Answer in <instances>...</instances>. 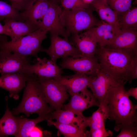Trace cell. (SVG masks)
<instances>
[{"label": "cell", "mask_w": 137, "mask_h": 137, "mask_svg": "<svg viewBox=\"0 0 137 137\" xmlns=\"http://www.w3.org/2000/svg\"><path fill=\"white\" fill-rule=\"evenodd\" d=\"M95 55L101 71L120 83L129 82L130 73L137 61V56L107 46H98Z\"/></svg>", "instance_id": "6da1fadb"}, {"label": "cell", "mask_w": 137, "mask_h": 137, "mask_svg": "<svg viewBox=\"0 0 137 137\" xmlns=\"http://www.w3.org/2000/svg\"><path fill=\"white\" fill-rule=\"evenodd\" d=\"M125 84L113 88L106 98L108 118L115 121L114 130L116 131L125 126H137V106L127 95Z\"/></svg>", "instance_id": "7a4b0ae2"}, {"label": "cell", "mask_w": 137, "mask_h": 137, "mask_svg": "<svg viewBox=\"0 0 137 137\" xmlns=\"http://www.w3.org/2000/svg\"><path fill=\"white\" fill-rule=\"evenodd\" d=\"M25 87L20 103L11 112L13 115L15 116L23 113L28 117L31 114L36 113L39 116L46 118L52 110L45 101L40 87L37 76L34 74L30 76Z\"/></svg>", "instance_id": "3957f363"}, {"label": "cell", "mask_w": 137, "mask_h": 137, "mask_svg": "<svg viewBox=\"0 0 137 137\" xmlns=\"http://www.w3.org/2000/svg\"><path fill=\"white\" fill-rule=\"evenodd\" d=\"M47 33L39 29L30 35L10 41L6 35H0V52L13 53L24 58L32 56L37 58L39 52H46L47 49L43 48L41 43L47 38Z\"/></svg>", "instance_id": "277c9868"}, {"label": "cell", "mask_w": 137, "mask_h": 137, "mask_svg": "<svg viewBox=\"0 0 137 137\" xmlns=\"http://www.w3.org/2000/svg\"><path fill=\"white\" fill-rule=\"evenodd\" d=\"M67 36L79 34L97 25L100 22L88 7H79L70 9H62L61 16Z\"/></svg>", "instance_id": "5b68a950"}, {"label": "cell", "mask_w": 137, "mask_h": 137, "mask_svg": "<svg viewBox=\"0 0 137 137\" xmlns=\"http://www.w3.org/2000/svg\"><path fill=\"white\" fill-rule=\"evenodd\" d=\"M41 90L47 103L58 111L61 109L69 96L64 87L57 80L52 78L38 77Z\"/></svg>", "instance_id": "8992f818"}, {"label": "cell", "mask_w": 137, "mask_h": 137, "mask_svg": "<svg viewBox=\"0 0 137 137\" xmlns=\"http://www.w3.org/2000/svg\"><path fill=\"white\" fill-rule=\"evenodd\" d=\"M48 10L43 17L39 29L50 34L63 36L67 40L66 29L61 20L62 9L56 2L49 0Z\"/></svg>", "instance_id": "52a82bcc"}, {"label": "cell", "mask_w": 137, "mask_h": 137, "mask_svg": "<svg viewBox=\"0 0 137 137\" xmlns=\"http://www.w3.org/2000/svg\"><path fill=\"white\" fill-rule=\"evenodd\" d=\"M62 58L60 64L61 67L71 70L75 73L94 76L100 69L95 55L92 57H67Z\"/></svg>", "instance_id": "ba28073f"}, {"label": "cell", "mask_w": 137, "mask_h": 137, "mask_svg": "<svg viewBox=\"0 0 137 137\" xmlns=\"http://www.w3.org/2000/svg\"><path fill=\"white\" fill-rule=\"evenodd\" d=\"M50 35V44L46 53L53 61L56 62L57 60L60 58L81 57V53L77 48L68 40L61 38L57 35Z\"/></svg>", "instance_id": "9c48e42d"}, {"label": "cell", "mask_w": 137, "mask_h": 137, "mask_svg": "<svg viewBox=\"0 0 137 137\" xmlns=\"http://www.w3.org/2000/svg\"><path fill=\"white\" fill-rule=\"evenodd\" d=\"M36 60L35 64H30L27 65L24 72L30 75L34 74L40 78H52L56 80L61 76L63 72L56 62L45 57L41 58L38 57Z\"/></svg>", "instance_id": "30bf717a"}, {"label": "cell", "mask_w": 137, "mask_h": 137, "mask_svg": "<svg viewBox=\"0 0 137 137\" xmlns=\"http://www.w3.org/2000/svg\"><path fill=\"white\" fill-rule=\"evenodd\" d=\"M121 84H124L117 82L100 69L93 77L88 87L91 89L100 104L106 101L107 95L112 89Z\"/></svg>", "instance_id": "8fae6325"}, {"label": "cell", "mask_w": 137, "mask_h": 137, "mask_svg": "<svg viewBox=\"0 0 137 137\" xmlns=\"http://www.w3.org/2000/svg\"><path fill=\"white\" fill-rule=\"evenodd\" d=\"M134 56H137V30H121L108 46Z\"/></svg>", "instance_id": "7c38bea8"}, {"label": "cell", "mask_w": 137, "mask_h": 137, "mask_svg": "<svg viewBox=\"0 0 137 137\" xmlns=\"http://www.w3.org/2000/svg\"><path fill=\"white\" fill-rule=\"evenodd\" d=\"M30 76L25 73H1L0 88L8 91L10 97L16 99L19 92L25 87Z\"/></svg>", "instance_id": "4fadbf2b"}, {"label": "cell", "mask_w": 137, "mask_h": 137, "mask_svg": "<svg viewBox=\"0 0 137 137\" xmlns=\"http://www.w3.org/2000/svg\"><path fill=\"white\" fill-rule=\"evenodd\" d=\"M33 62L29 57L0 52V73H24L26 66Z\"/></svg>", "instance_id": "5bb4252c"}, {"label": "cell", "mask_w": 137, "mask_h": 137, "mask_svg": "<svg viewBox=\"0 0 137 137\" xmlns=\"http://www.w3.org/2000/svg\"><path fill=\"white\" fill-rule=\"evenodd\" d=\"M47 117L55 119L59 123L73 126L85 132L88 126V117L84 116L82 113L70 110L61 109L52 111L46 118Z\"/></svg>", "instance_id": "9a60e30c"}, {"label": "cell", "mask_w": 137, "mask_h": 137, "mask_svg": "<svg viewBox=\"0 0 137 137\" xmlns=\"http://www.w3.org/2000/svg\"><path fill=\"white\" fill-rule=\"evenodd\" d=\"M120 30V29L101 21L95 27L85 32L95 40L99 46L103 47L109 45Z\"/></svg>", "instance_id": "2e32d148"}, {"label": "cell", "mask_w": 137, "mask_h": 137, "mask_svg": "<svg viewBox=\"0 0 137 137\" xmlns=\"http://www.w3.org/2000/svg\"><path fill=\"white\" fill-rule=\"evenodd\" d=\"M71 96L69 102L63 107L64 109L82 113L92 106L98 107L100 105L98 99L87 88Z\"/></svg>", "instance_id": "e0dca14e"}, {"label": "cell", "mask_w": 137, "mask_h": 137, "mask_svg": "<svg viewBox=\"0 0 137 137\" xmlns=\"http://www.w3.org/2000/svg\"><path fill=\"white\" fill-rule=\"evenodd\" d=\"M94 76L75 73L71 75L61 76L57 80L71 96L87 88Z\"/></svg>", "instance_id": "ac0fdd59"}, {"label": "cell", "mask_w": 137, "mask_h": 137, "mask_svg": "<svg viewBox=\"0 0 137 137\" xmlns=\"http://www.w3.org/2000/svg\"><path fill=\"white\" fill-rule=\"evenodd\" d=\"M49 0H37L28 9L20 13L23 21L30 22L39 29L41 22L48 8Z\"/></svg>", "instance_id": "d6986e66"}, {"label": "cell", "mask_w": 137, "mask_h": 137, "mask_svg": "<svg viewBox=\"0 0 137 137\" xmlns=\"http://www.w3.org/2000/svg\"><path fill=\"white\" fill-rule=\"evenodd\" d=\"M4 21L7 29V36L11 38L12 41L30 35L39 29L35 25L27 22L9 19H5Z\"/></svg>", "instance_id": "ffe728a7"}, {"label": "cell", "mask_w": 137, "mask_h": 137, "mask_svg": "<svg viewBox=\"0 0 137 137\" xmlns=\"http://www.w3.org/2000/svg\"><path fill=\"white\" fill-rule=\"evenodd\" d=\"M72 41L81 53V57H89L95 56L97 44L85 32L73 35Z\"/></svg>", "instance_id": "44dd1931"}, {"label": "cell", "mask_w": 137, "mask_h": 137, "mask_svg": "<svg viewBox=\"0 0 137 137\" xmlns=\"http://www.w3.org/2000/svg\"><path fill=\"white\" fill-rule=\"evenodd\" d=\"M91 4L102 21L120 29L118 15L110 7L107 0H94Z\"/></svg>", "instance_id": "7402d4cb"}, {"label": "cell", "mask_w": 137, "mask_h": 137, "mask_svg": "<svg viewBox=\"0 0 137 137\" xmlns=\"http://www.w3.org/2000/svg\"><path fill=\"white\" fill-rule=\"evenodd\" d=\"M19 125V117H15L9 109L7 103L5 113L0 119V137L17 134Z\"/></svg>", "instance_id": "603a6c76"}, {"label": "cell", "mask_w": 137, "mask_h": 137, "mask_svg": "<svg viewBox=\"0 0 137 137\" xmlns=\"http://www.w3.org/2000/svg\"><path fill=\"white\" fill-rule=\"evenodd\" d=\"M97 110L88 117V125L90 130L105 126V121L108 118V109L106 102L100 104Z\"/></svg>", "instance_id": "cb8c5ba5"}, {"label": "cell", "mask_w": 137, "mask_h": 137, "mask_svg": "<svg viewBox=\"0 0 137 137\" xmlns=\"http://www.w3.org/2000/svg\"><path fill=\"white\" fill-rule=\"evenodd\" d=\"M45 120L47 121L48 125L54 126L58 129L59 134H62L65 137H86V132L73 126L54 121L49 118H46Z\"/></svg>", "instance_id": "d4e9b609"}, {"label": "cell", "mask_w": 137, "mask_h": 137, "mask_svg": "<svg viewBox=\"0 0 137 137\" xmlns=\"http://www.w3.org/2000/svg\"><path fill=\"white\" fill-rule=\"evenodd\" d=\"M19 125L18 133L15 137H28L33 129L39 123L45 120V117L39 116L33 119L19 117Z\"/></svg>", "instance_id": "484cf974"}, {"label": "cell", "mask_w": 137, "mask_h": 137, "mask_svg": "<svg viewBox=\"0 0 137 137\" xmlns=\"http://www.w3.org/2000/svg\"><path fill=\"white\" fill-rule=\"evenodd\" d=\"M119 20L121 30L127 29H137V7L129 9L122 14Z\"/></svg>", "instance_id": "4316f807"}, {"label": "cell", "mask_w": 137, "mask_h": 137, "mask_svg": "<svg viewBox=\"0 0 137 137\" xmlns=\"http://www.w3.org/2000/svg\"><path fill=\"white\" fill-rule=\"evenodd\" d=\"M6 19L23 21L19 11L11 5L0 0V19L1 20Z\"/></svg>", "instance_id": "83f0119b"}, {"label": "cell", "mask_w": 137, "mask_h": 137, "mask_svg": "<svg viewBox=\"0 0 137 137\" xmlns=\"http://www.w3.org/2000/svg\"><path fill=\"white\" fill-rule=\"evenodd\" d=\"M110 7L117 14H122L129 9L132 0H107Z\"/></svg>", "instance_id": "f1b7e54d"}, {"label": "cell", "mask_w": 137, "mask_h": 137, "mask_svg": "<svg viewBox=\"0 0 137 137\" xmlns=\"http://www.w3.org/2000/svg\"><path fill=\"white\" fill-rule=\"evenodd\" d=\"M8 0L14 8L19 11L22 10L24 11L29 9L37 0Z\"/></svg>", "instance_id": "f546056e"}, {"label": "cell", "mask_w": 137, "mask_h": 137, "mask_svg": "<svg viewBox=\"0 0 137 137\" xmlns=\"http://www.w3.org/2000/svg\"><path fill=\"white\" fill-rule=\"evenodd\" d=\"M86 134V137H106L112 136V132L110 130H107L105 126L93 130L87 131Z\"/></svg>", "instance_id": "4dcf8cb0"}, {"label": "cell", "mask_w": 137, "mask_h": 137, "mask_svg": "<svg viewBox=\"0 0 137 137\" xmlns=\"http://www.w3.org/2000/svg\"><path fill=\"white\" fill-rule=\"evenodd\" d=\"M63 9H72L79 7H88L82 0H59Z\"/></svg>", "instance_id": "1f68e13d"}, {"label": "cell", "mask_w": 137, "mask_h": 137, "mask_svg": "<svg viewBox=\"0 0 137 137\" xmlns=\"http://www.w3.org/2000/svg\"><path fill=\"white\" fill-rule=\"evenodd\" d=\"M121 131L117 137H136L137 126H127L121 129Z\"/></svg>", "instance_id": "d6a6232c"}, {"label": "cell", "mask_w": 137, "mask_h": 137, "mask_svg": "<svg viewBox=\"0 0 137 137\" xmlns=\"http://www.w3.org/2000/svg\"><path fill=\"white\" fill-rule=\"evenodd\" d=\"M43 136V131L40 128L36 126L31 131L29 137H41Z\"/></svg>", "instance_id": "836d02e7"}, {"label": "cell", "mask_w": 137, "mask_h": 137, "mask_svg": "<svg viewBox=\"0 0 137 137\" xmlns=\"http://www.w3.org/2000/svg\"><path fill=\"white\" fill-rule=\"evenodd\" d=\"M137 78V61L133 65L131 70L129 82L131 83L132 80Z\"/></svg>", "instance_id": "e575fe53"}, {"label": "cell", "mask_w": 137, "mask_h": 137, "mask_svg": "<svg viewBox=\"0 0 137 137\" xmlns=\"http://www.w3.org/2000/svg\"><path fill=\"white\" fill-rule=\"evenodd\" d=\"M127 95L129 97L132 96L136 100L137 99V87H132L126 91Z\"/></svg>", "instance_id": "d590c367"}, {"label": "cell", "mask_w": 137, "mask_h": 137, "mask_svg": "<svg viewBox=\"0 0 137 137\" xmlns=\"http://www.w3.org/2000/svg\"><path fill=\"white\" fill-rule=\"evenodd\" d=\"M1 21L0 19V21ZM2 34L7 35V31L6 26L4 25H2L0 23V35Z\"/></svg>", "instance_id": "8d00e7d4"}, {"label": "cell", "mask_w": 137, "mask_h": 137, "mask_svg": "<svg viewBox=\"0 0 137 137\" xmlns=\"http://www.w3.org/2000/svg\"><path fill=\"white\" fill-rule=\"evenodd\" d=\"M82 1L85 4L88 5L90 4H91L94 0H82Z\"/></svg>", "instance_id": "74e56055"}, {"label": "cell", "mask_w": 137, "mask_h": 137, "mask_svg": "<svg viewBox=\"0 0 137 137\" xmlns=\"http://www.w3.org/2000/svg\"><path fill=\"white\" fill-rule=\"evenodd\" d=\"M57 2L59 1V0H51Z\"/></svg>", "instance_id": "f35d334b"}, {"label": "cell", "mask_w": 137, "mask_h": 137, "mask_svg": "<svg viewBox=\"0 0 137 137\" xmlns=\"http://www.w3.org/2000/svg\"><path fill=\"white\" fill-rule=\"evenodd\" d=\"M137 0H135V1H134V3H135V4H136L137 3Z\"/></svg>", "instance_id": "ab89813d"}]
</instances>
